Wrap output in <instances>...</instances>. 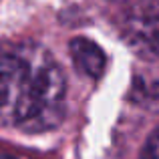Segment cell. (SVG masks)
<instances>
[{
    "mask_svg": "<svg viewBox=\"0 0 159 159\" xmlns=\"http://www.w3.org/2000/svg\"><path fill=\"white\" fill-rule=\"evenodd\" d=\"M62 69L36 43H0V125L44 133L65 117Z\"/></svg>",
    "mask_w": 159,
    "mask_h": 159,
    "instance_id": "obj_1",
    "label": "cell"
},
{
    "mask_svg": "<svg viewBox=\"0 0 159 159\" xmlns=\"http://www.w3.org/2000/svg\"><path fill=\"white\" fill-rule=\"evenodd\" d=\"M121 32L139 54H159V0H131L121 14Z\"/></svg>",
    "mask_w": 159,
    "mask_h": 159,
    "instance_id": "obj_2",
    "label": "cell"
},
{
    "mask_svg": "<svg viewBox=\"0 0 159 159\" xmlns=\"http://www.w3.org/2000/svg\"><path fill=\"white\" fill-rule=\"evenodd\" d=\"M69 51L77 70H81L83 75H87L91 79H99L105 73L107 57L95 40L85 39V36H77V39L70 40Z\"/></svg>",
    "mask_w": 159,
    "mask_h": 159,
    "instance_id": "obj_3",
    "label": "cell"
},
{
    "mask_svg": "<svg viewBox=\"0 0 159 159\" xmlns=\"http://www.w3.org/2000/svg\"><path fill=\"white\" fill-rule=\"evenodd\" d=\"M141 159H159V129H155L153 135L147 139V145L143 147Z\"/></svg>",
    "mask_w": 159,
    "mask_h": 159,
    "instance_id": "obj_4",
    "label": "cell"
},
{
    "mask_svg": "<svg viewBox=\"0 0 159 159\" xmlns=\"http://www.w3.org/2000/svg\"><path fill=\"white\" fill-rule=\"evenodd\" d=\"M0 159H14V157H8V155H0Z\"/></svg>",
    "mask_w": 159,
    "mask_h": 159,
    "instance_id": "obj_5",
    "label": "cell"
}]
</instances>
